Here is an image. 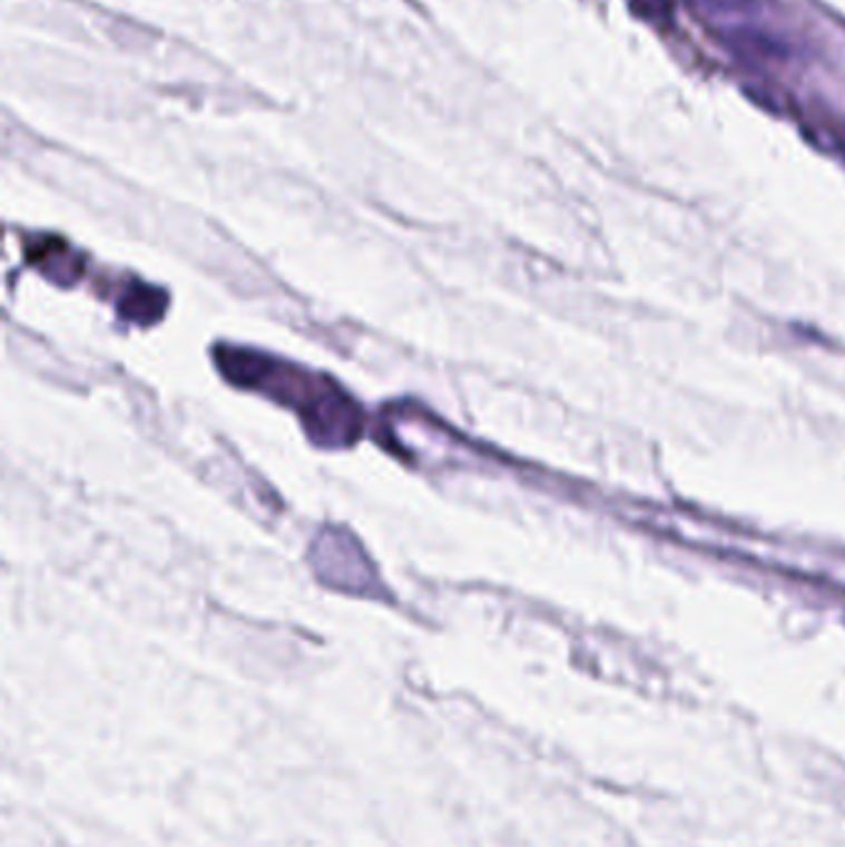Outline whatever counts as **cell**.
Instances as JSON below:
<instances>
[{
    "label": "cell",
    "mask_w": 845,
    "mask_h": 847,
    "mask_svg": "<svg viewBox=\"0 0 845 847\" xmlns=\"http://www.w3.org/2000/svg\"><path fill=\"white\" fill-rule=\"evenodd\" d=\"M216 360L226 377L240 387L258 390L298 410L307 434L317 444L347 446L360 436L362 414L357 404L335 382L323 380L321 374L285 365L250 349L222 347L216 352Z\"/></svg>",
    "instance_id": "1"
},
{
    "label": "cell",
    "mask_w": 845,
    "mask_h": 847,
    "mask_svg": "<svg viewBox=\"0 0 845 847\" xmlns=\"http://www.w3.org/2000/svg\"><path fill=\"white\" fill-rule=\"evenodd\" d=\"M32 263L62 283H68L77 273H82L80 260H77V256H70L68 248H65V244H60V240H52V244H38L36 250H32Z\"/></svg>",
    "instance_id": "2"
},
{
    "label": "cell",
    "mask_w": 845,
    "mask_h": 847,
    "mask_svg": "<svg viewBox=\"0 0 845 847\" xmlns=\"http://www.w3.org/2000/svg\"><path fill=\"white\" fill-rule=\"evenodd\" d=\"M699 3L717 10V13L741 16V13H751V10L759 6V0H699Z\"/></svg>",
    "instance_id": "3"
}]
</instances>
